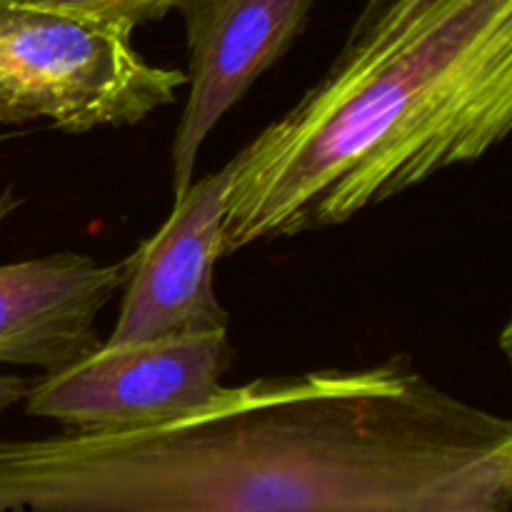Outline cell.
Wrapping results in <instances>:
<instances>
[{"label":"cell","instance_id":"cell-3","mask_svg":"<svg viewBox=\"0 0 512 512\" xmlns=\"http://www.w3.org/2000/svg\"><path fill=\"white\" fill-rule=\"evenodd\" d=\"M180 68L145 60L133 30L68 10L0 0V123L65 133L135 125L173 103Z\"/></svg>","mask_w":512,"mask_h":512},{"label":"cell","instance_id":"cell-10","mask_svg":"<svg viewBox=\"0 0 512 512\" xmlns=\"http://www.w3.org/2000/svg\"><path fill=\"white\" fill-rule=\"evenodd\" d=\"M28 390V380L18 375H0V415L13 405L23 403V395Z\"/></svg>","mask_w":512,"mask_h":512},{"label":"cell","instance_id":"cell-7","mask_svg":"<svg viewBox=\"0 0 512 512\" xmlns=\"http://www.w3.org/2000/svg\"><path fill=\"white\" fill-rule=\"evenodd\" d=\"M123 280V260L73 250L0 265V365L50 373L98 348V318Z\"/></svg>","mask_w":512,"mask_h":512},{"label":"cell","instance_id":"cell-4","mask_svg":"<svg viewBox=\"0 0 512 512\" xmlns=\"http://www.w3.org/2000/svg\"><path fill=\"white\" fill-rule=\"evenodd\" d=\"M230 365L228 330L100 343L75 363L28 383L25 413L80 435L150 428L215 398Z\"/></svg>","mask_w":512,"mask_h":512},{"label":"cell","instance_id":"cell-6","mask_svg":"<svg viewBox=\"0 0 512 512\" xmlns=\"http://www.w3.org/2000/svg\"><path fill=\"white\" fill-rule=\"evenodd\" d=\"M315 0H185L188 98L175 128L173 200L193 183L203 143L295 43Z\"/></svg>","mask_w":512,"mask_h":512},{"label":"cell","instance_id":"cell-9","mask_svg":"<svg viewBox=\"0 0 512 512\" xmlns=\"http://www.w3.org/2000/svg\"><path fill=\"white\" fill-rule=\"evenodd\" d=\"M20 3L68 10V13H78L85 15V18L135 30L138 25L163 18L170 10H180L185 0H20Z\"/></svg>","mask_w":512,"mask_h":512},{"label":"cell","instance_id":"cell-1","mask_svg":"<svg viewBox=\"0 0 512 512\" xmlns=\"http://www.w3.org/2000/svg\"><path fill=\"white\" fill-rule=\"evenodd\" d=\"M510 508V420L405 360L260 378L128 433L0 440V512Z\"/></svg>","mask_w":512,"mask_h":512},{"label":"cell","instance_id":"cell-5","mask_svg":"<svg viewBox=\"0 0 512 512\" xmlns=\"http://www.w3.org/2000/svg\"><path fill=\"white\" fill-rule=\"evenodd\" d=\"M230 163L218 173L193 180L173 200L168 220L123 260V303L105 343H145L228 330V313L215 293Z\"/></svg>","mask_w":512,"mask_h":512},{"label":"cell","instance_id":"cell-11","mask_svg":"<svg viewBox=\"0 0 512 512\" xmlns=\"http://www.w3.org/2000/svg\"><path fill=\"white\" fill-rule=\"evenodd\" d=\"M20 203H23V200L13 193V188H5L3 193H0V225L20 208Z\"/></svg>","mask_w":512,"mask_h":512},{"label":"cell","instance_id":"cell-8","mask_svg":"<svg viewBox=\"0 0 512 512\" xmlns=\"http://www.w3.org/2000/svg\"><path fill=\"white\" fill-rule=\"evenodd\" d=\"M445 3L448 0H363L348 40L330 68L363 63L388 53L400 38H405L415 25L423 23Z\"/></svg>","mask_w":512,"mask_h":512},{"label":"cell","instance_id":"cell-2","mask_svg":"<svg viewBox=\"0 0 512 512\" xmlns=\"http://www.w3.org/2000/svg\"><path fill=\"white\" fill-rule=\"evenodd\" d=\"M510 125L512 0H448L388 53L330 68L230 160L220 255L348 223Z\"/></svg>","mask_w":512,"mask_h":512},{"label":"cell","instance_id":"cell-12","mask_svg":"<svg viewBox=\"0 0 512 512\" xmlns=\"http://www.w3.org/2000/svg\"><path fill=\"white\" fill-rule=\"evenodd\" d=\"M5 138H8V135H3V133H0V140H5Z\"/></svg>","mask_w":512,"mask_h":512}]
</instances>
